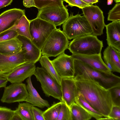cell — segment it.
I'll return each instance as SVG.
<instances>
[{
  "label": "cell",
  "instance_id": "obj_1",
  "mask_svg": "<svg viewBox=\"0 0 120 120\" xmlns=\"http://www.w3.org/2000/svg\"><path fill=\"white\" fill-rule=\"evenodd\" d=\"M74 77L77 93L81 94L92 107L109 120L108 116L113 103L109 90L88 76L77 75Z\"/></svg>",
  "mask_w": 120,
  "mask_h": 120
},
{
  "label": "cell",
  "instance_id": "obj_2",
  "mask_svg": "<svg viewBox=\"0 0 120 120\" xmlns=\"http://www.w3.org/2000/svg\"><path fill=\"white\" fill-rule=\"evenodd\" d=\"M74 77L77 75L88 76L108 90L120 86V77L112 72H107L95 69L76 59H74Z\"/></svg>",
  "mask_w": 120,
  "mask_h": 120
},
{
  "label": "cell",
  "instance_id": "obj_3",
  "mask_svg": "<svg viewBox=\"0 0 120 120\" xmlns=\"http://www.w3.org/2000/svg\"><path fill=\"white\" fill-rule=\"evenodd\" d=\"M103 41L93 34L75 38L69 43L68 49L72 54L90 55L101 53Z\"/></svg>",
  "mask_w": 120,
  "mask_h": 120
},
{
  "label": "cell",
  "instance_id": "obj_4",
  "mask_svg": "<svg viewBox=\"0 0 120 120\" xmlns=\"http://www.w3.org/2000/svg\"><path fill=\"white\" fill-rule=\"evenodd\" d=\"M62 28L63 32L69 40L93 33L85 16L79 14L75 15L71 14L63 24Z\"/></svg>",
  "mask_w": 120,
  "mask_h": 120
},
{
  "label": "cell",
  "instance_id": "obj_5",
  "mask_svg": "<svg viewBox=\"0 0 120 120\" xmlns=\"http://www.w3.org/2000/svg\"><path fill=\"white\" fill-rule=\"evenodd\" d=\"M69 41L60 28H56L52 32L41 49V54L48 57H55L68 49Z\"/></svg>",
  "mask_w": 120,
  "mask_h": 120
},
{
  "label": "cell",
  "instance_id": "obj_6",
  "mask_svg": "<svg viewBox=\"0 0 120 120\" xmlns=\"http://www.w3.org/2000/svg\"><path fill=\"white\" fill-rule=\"evenodd\" d=\"M56 28L53 24L39 18L30 20L31 40L41 50L47 39Z\"/></svg>",
  "mask_w": 120,
  "mask_h": 120
},
{
  "label": "cell",
  "instance_id": "obj_7",
  "mask_svg": "<svg viewBox=\"0 0 120 120\" xmlns=\"http://www.w3.org/2000/svg\"><path fill=\"white\" fill-rule=\"evenodd\" d=\"M34 75L40 82L46 96H51L60 101H62L60 85L42 67L36 68Z\"/></svg>",
  "mask_w": 120,
  "mask_h": 120
},
{
  "label": "cell",
  "instance_id": "obj_8",
  "mask_svg": "<svg viewBox=\"0 0 120 120\" xmlns=\"http://www.w3.org/2000/svg\"><path fill=\"white\" fill-rule=\"evenodd\" d=\"M69 17L68 9L64 5L50 6L38 9L37 18L48 22L56 27L63 24Z\"/></svg>",
  "mask_w": 120,
  "mask_h": 120
},
{
  "label": "cell",
  "instance_id": "obj_9",
  "mask_svg": "<svg viewBox=\"0 0 120 120\" xmlns=\"http://www.w3.org/2000/svg\"><path fill=\"white\" fill-rule=\"evenodd\" d=\"M82 10L92 29L93 34L97 36L103 34L105 24L101 10L98 6L92 5L84 8Z\"/></svg>",
  "mask_w": 120,
  "mask_h": 120
},
{
  "label": "cell",
  "instance_id": "obj_10",
  "mask_svg": "<svg viewBox=\"0 0 120 120\" xmlns=\"http://www.w3.org/2000/svg\"><path fill=\"white\" fill-rule=\"evenodd\" d=\"M4 88L0 99L3 103H11L25 101L28 95L26 86L22 82L11 83Z\"/></svg>",
  "mask_w": 120,
  "mask_h": 120
},
{
  "label": "cell",
  "instance_id": "obj_11",
  "mask_svg": "<svg viewBox=\"0 0 120 120\" xmlns=\"http://www.w3.org/2000/svg\"><path fill=\"white\" fill-rule=\"evenodd\" d=\"M74 59L63 52L52 60L51 62L56 72L62 78L74 77Z\"/></svg>",
  "mask_w": 120,
  "mask_h": 120
},
{
  "label": "cell",
  "instance_id": "obj_12",
  "mask_svg": "<svg viewBox=\"0 0 120 120\" xmlns=\"http://www.w3.org/2000/svg\"><path fill=\"white\" fill-rule=\"evenodd\" d=\"M35 64L25 63L3 75L11 83L22 82L26 79L34 75L36 69Z\"/></svg>",
  "mask_w": 120,
  "mask_h": 120
},
{
  "label": "cell",
  "instance_id": "obj_13",
  "mask_svg": "<svg viewBox=\"0 0 120 120\" xmlns=\"http://www.w3.org/2000/svg\"><path fill=\"white\" fill-rule=\"evenodd\" d=\"M25 52L22 49L19 53L11 55L0 53V75L12 71L18 66L26 62L24 58Z\"/></svg>",
  "mask_w": 120,
  "mask_h": 120
},
{
  "label": "cell",
  "instance_id": "obj_14",
  "mask_svg": "<svg viewBox=\"0 0 120 120\" xmlns=\"http://www.w3.org/2000/svg\"><path fill=\"white\" fill-rule=\"evenodd\" d=\"M60 85L62 101L70 108L75 102L77 95V88L74 77L62 78Z\"/></svg>",
  "mask_w": 120,
  "mask_h": 120
},
{
  "label": "cell",
  "instance_id": "obj_15",
  "mask_svg": "<svg viewBox=\"0 0 120 120\" xmlns=\"http://www.w3.org/2000/svg\"><path fill=\"white\" fill-rule=\"evenodd\" d=\"M25 15V10L14 8L5 11L0 15V33L13 26L16 21Z\"/></svg>",
  "mask_w": 120,
  "mask_h": 120
},
{
  "label": "cell",
  "instance_id": "obj_16",
  "mask_svg": "<svg viewBox=\"0 0 120 120\" xmlns=\"http://www.w3.org/2000/svg\"><path fill=\"white\" fill-rule=\"evenodd\" d=\"M17 37L22 43V48L25 52L24 58L26 62L35 63L39 61L41 56V50L29 38L20 35Z\"/></svg>",
  "mask_w": 120,
  "mask_h": 120
},
{
  "label": "cell",
  "instance_id": "obj_17",
  "mask_svg": "<svg viewBox=\"0 0 120 120\" xmlns=\"http://www.w3.org/2000/svg\"><path fill=\"white\" fill-rule=\"evenodd\" d=\"M104 62L111 71L120 73V51L108 46L103 52Z\"/></svg>",
  "mask_w": 120,
  "mask_h": 120
},
{
  "label": "cell",
  "instance_id": "obj_18",
  "mask_svg": "<svg viewBox=\"0 0 120 120\" xmlns=\"http://www.w3.org/2000/svg\"><path fill=\"white\" fill-rule=\"evenodd\" d=\"M107 38L108 46L120 51V21H112L105 25Z\"/></svg>",
  "mask_w": 120,
  "mask_h": 120
},
{
  "label": "cell",
  "instance_id": "obj_19",
  "mask_svg": "<svg viewBox=\"0 0 120 120\" xmlns=\"http://www.w3.org/2000/svg\"><path fill=\"white\" fill-rule=\"evenodd\" d=\"M101 53L86 55L72 54L75 59L80 60L95 69L108 72H112L108 68L102 59Z\"/></svg>",
  "mask_w": 120,
  "mask_h": 120
},
{
  "label": "cell",
  "instance_id": "obj_20",
  "mask_svg": "<svg viewBox=\"0 0 120 120\" xmlns=\"http://www.w3.org/2000/svg\"><path fill=\"white\" fill-rule=\"evenodd\" d=\"M27 89L28 95L25 101L31 104L33 106L42 108L50 106L48 101L42 98L34 87L31 77L28 78L26 80Z\"/></svg>",
  "mask_w": 120,
  "mask_h": 120
},
{
  "label": "cell",
  "instance_id": "obj_21",
  "mask_svg": "<svg viewBox=\"0 0 120 120\" xmlns=\"http://www.w3.org/2000/svg\"><path fill=\"white\" fill-rule=\"evenodd\" d=\"M22 44L17 37L0 42V53L7 55L17 54L22 50Z\"/></svg>",
  "mask_w": 120,
  "mask_h": 120
},
{
  "label": "cell",
  "instance_id": "obj_22",
  "mask_svg": "<svg viewBox=\"0 0 120 120\" xmlns=\"http://www.w3.org/2000/svg\"><path fill=\"white\" fill-rule=\"evenodd\" d=\"M29 26L30 20L24 15L18 20L14 26L8 30H14L18 35L26 37L31 40Z\"/></svg>",
  "mask_w": 120,
  "mask_h": 120
},
{
  "label": "cell",
  "instance_id": "obj_23",
  "mask_svg": "<svg viewBox=\"0 0 120 120\" xmlns=\"http://www.w3.org/2000/svg\"><path fill=\"white\" fill-rule=\"evenodd\" d=\"M75 102L96 120H108L92 107L86 101L81 94L77 93Z\"/></svg>",
  "mask_w": 120,
  "mask_h": 120
},
{
  "label": "cell",
  "instance_id": "obj_24",
  "mask_svg": "<svg viewBox=\"0 0 120 120\" xmlns=\"http://www.w3.org/2000/svg\"><path fill=\"white\" fill-rule=\"evenodd\" d=\"M30 8L34 7L40 9L50 6H59L64 5L63 0H23Z\"/></svg>",
  "mask_w": 120,
  "mask_h": 120
},
{
  "label": "cell",
  "instance_id": "obj_25",
  "mask_svg": "<svg viewBox=\"0 0 120 120\" xmlns=\"http://www.w3.org/2000/svg\"><path fill=\"white\" fill-rule=\"evenodd\" d=\"M39 60L41 67L60 85L62 78L56 72L49 57L45 55H42Z\"/></svg>",
  "mask_w": 120,
  "mask_h": 120
},
{
  "label": "cell",
  "instance_id": "obj_26",
  "mask_svg": "<svg viewBox=\"0 0 120 120\" xmlns=\"http://www.w3.org/2000/svg\"><path fill=\"white\" fill-rule=\"evenodd\" d=\"M72 120H89L92 117L91 115L75 102L70 108Z\"/></svg>",
  "mask_w": 120,
  "mask_h": 120
},
{
  "label": "cell",
  "instance_id": "obj_27",
  "mask_svg": "<svg viewBox=\"0 0 120 120\" xmlns=\"http://www.w3.org/2000/svg\"><path fill=\"white\" fill-rule=\"evenodd\" d=\"M32 106L27 102L19 103L15 112L18 114L22 120H34L31 109Z\"/></svg>",
  "mask_w": 120,
  "mask_h": 120
},
{
  "label": "cell",
  "instance_id": "obj_28",
  "mask_svg": "<svg viewBox=\"0 0 120 120\" xmlns=\"http://www.w3.org/2000/svg\"><path fill=\"white\" fill-rule=\"evenodd\" d=\"M62 104V101L53 103L43 111V115L45 120H57Z\"/></svg>",
  "mask_w": 120,
  "mask_h": 120
},
{
  "label": "cell",
  "instance_id": "obj_29",
  "mask_svg": "<svg viewBox=\"0 0 120 120\" xmlns=\"http://www.w3.org/2000/svg\"><path fill=\"white\" fill-rule=\"evenodd\" d=\"M57 120H72L70 108L63 101Z\"/></svg>",
  "mask_w": 120,
  "mask_h": 120
},
{
  "label": "cell",
  "instance_id": "obj_30",
  "mask_svg": "<svg viewBox=\"0 0 120 120\" xmlns=\"http://www.w3.org/2000/svg\"><path fill=\"white\" fill-rule=\"evenodd\" d=\"M120 20V3L116 4L108 13L107 20L112 21Z\"/></svg>",
  "mask_w": 120,
  "mask_h": 120
},
{
  "label": "cell",
  "instance_id": "obj_31",
  "mask_svg": "<svg viewBox=\"0 0 120 120\" xmlns=\"http://www.w3.org/2000/svg\"><path fill=\"white\" fill-rule=\"evenodd\" d=\"M111 93L113 105L120 106V86L109 90Z\"/></svg>",
  "mask_w": 120,
  "mask_h": 120
},
{
  "label": "cell",
  "instance_id": "obj_32",
  "mask_svg": "<svg viewBox=\"0 0 120 120\" xmlns=\"http://www.w3.org/2000/svg\"><path fill=\"white\" fill-rule=\"evenodd\" d=\"M15 111L6 107L0 106V120H11Z\"/></svg>",
  "mask_w": 120,
  "mask_h": 120
},
{
  "label": "cell",
  "instance_id": "obj_33",
  "mask_svg": "<svg viewBox=\"0 0 120 120\" xmlns=\"http://www.w3.org/2000/svg\"><path fill=\"white\" fill-rule=\"evenodd\" d=\"M16 32L12 30H8L0 33V42L9 40L17 37Z\"/></svg>",
  "mask_w": 120,
  "mask_h": 120
},
{
  "label": "cell",
  "instance_id": "obj_34",
  "mask_svg": "<svg viewBox=\"0 0 120 120\" xmlns=\"http://www.w3.org/2000/svg\"><path fill=\"white\" fill-rule=\"evenodd\" d=\"M108 117L109 120H120V106L113 105Z\"/></svg>",
  "mask_w": 120,
  "mask_h": 120
},
{
  "label": "cell",
  "instance_id": "obj_35",
  "mask_svg": "<svg viewBox=\"0 0 120 120\" xmlns=\"http://www.w3.org/2000/svg\"><path fill=\"white\" fill-rule=\"evenodd\" d=\"M68 4V6L71 7L76 6L82 9L92 5L87 4L81 0H64Z\"/></svg>",
  "mask_w": 120,
  "mask_h": 120
},
{
  "label": "cell",
  "instance_id": "obj_36",
  "mask_svg": "<svg viewBox=\"0 0 120 120\" xmlns=\"http://www.w3.org/2000/svg\"><path fill=\"white\" fill-rule=\"evenodd\" d=\"M34 120H45L43 115V111L35 106L31 108Z\"/></svg>",
  "mask_w": 120,
  "mask_h": 120
},
{
  "label": "cell",
  "instance_id": "obj_37",
  "mask_svg": "<svg viewBox=\"0 0 120 120\" xmlns=\"http://www.w3.org/2000/svg\"><path fill=\"white\" fill-rule=\"evenodd\" d=\"M8 82L3 75H0V88L6 87Z\"/></svg>",
  "mask_w": 120,
  "mask_h": 120
},
{
  "label": "cell",
  "instance_id": "obj_38",
  "mask_svg": "<svg viewBox=\"0 0 120 120\" xmlns=\"http://www.w3.org/2000/svg\"><path fill=\"white\" fill-rule=\"evenodd\" d=\"M13 0H0V9L10 5Z\"/></svg>",
  "mask_w": 120,
  "mask_h": 120
},
{
  "label": "cell",
  "instance_id": "obj_39",
  "mask_svg": "<svg viewBox=\"0 0 120 120\" xmlns=\"http://www.w3.org/2000/svg\"><path fill=\"white\" fill-rule=\"evenodd\" d=\"M11 120H22L18 114L15 112L12 116Z\"/></svg>",
  "mask_w": 120,
  "mask_h": 120
},
{
  "label": "cell",
  "instance_id": "obj_40",
  "mask_svg": "<svg viewBox=\"0 0 120 120\" xmlns=\"http://www.w3.org/2000/svg\"><path fill=\"white\" fill-rule=\"evenodd\" d=\"M86 3L90 5L97 3L98 2V0H81Z\"/></svg>",
  "mask_w": 120,
  "mask_h": 120
},
{
  "label": "cell",
  "instance_id": "obj_41",
  "mask_svg": "<svg viewBox=\"0 0 120 120\" xmlns=\"http://www.w3.org/2000/svg\"><path fill=\"white\" fill-rule=\"evenodd\" d=\"M113 2V0H107V4L109 5L112 4Z\"/></svg>",
  "mask_w": 120,
  "mask_h": 120
},
{
  "label": "cell",
  "instance_id": "obj_42",
  "mask_svg": "<svg viewBox=\"0 0 120 120\" xmlns=\"http://www.w3.org/2000/svg\"><path fill=\"white\" fill-rule=\"evenodd\" d=\"M116 3H120V0H114Z\"/></svg>",
  "mask_w": 120,
  "mask_h": 120
},
{
  "label": "cell",
  "instance_id": "obj_43",
  "mask_svg": "<svg viewBox=\"0 0 120 120\" xmlns=\"http://www.w3.org/2000/svg\"><path fill=\"white\" fill-rule=\"evenodd\" d=\"M63 1H64V0H63Z\"/></svg>",
  "mask_w": 120,
  "mask_h": 120
}]
</instances>
